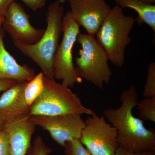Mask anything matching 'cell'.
<instances>
[{
	"label": "cell",
	"instance_id": "7a4b0ae2",
	"mask_svg": "<svg viewBox=\"0 0 155 155\" xmlns=\"http://www.w3.org/2000/svg\"><path fill=\"white\" fill-rule=\"evenodd\" d=\"M58 1L48 7L46 29L41 38L33 45L14 42V45L22 54L30 58L40 68L45 77H54V60L62 32L64 8Z\"/></svg>",
	"mask_w": 155,
	"mask_h": 155
},
{
	"label": "cell",
	"instance_id": "ba28073f",
	"mask_svg": "<svg viewBox=\"0 0 155 155\" xmlns=\"http://www.w3.org/2000/svg\"><path fill=\"white\" fill-rule=\"evenodd\" d=\"M29 119L35 126H39L48 132L52 138L63 147H65L68 142L80 139L86 125L81 115L78 114L31 115Z\"/></svg>",
	"mask_w": 155,
	"mask_h": 155
},
{
	"label": "cell",
	"instance_id": "3957f363",
	"mask_svg": "<svg viewBox=\"0 0 155 155\" xmlns=\"http://www.w3.org/2000/svg\"><path fill=\"white\" fill-rule=\"evenodd\" d=\"M135 22L133 17L125 15L123 9L116 5L96 35L109 61L115 67H121L124 64L125 49L131 42L130 35Z\"/></svg>",
	"mask_w": 155,
	"mask_h": 155
},
{
	"label": "cell",
	"instance_id": "44dd1931",
	"mask_svg": "<svg viewBox=\"0 0 155 155\" xmlns=\"http://www.w3.org/2000/svg\"><path fill=\"white\" fill-rule=\"evenodd\" d=\"M28 8L34 11L41 8L48 0H21Z\"/></svg>",
	"mask_w": 155,
	"mask_h": 155
},
{
	"label": "cell",
	"instance_id": "277c9868",
	"mask_svg": "<svg viewBox=\"0 0 155 155\" xmlns=\"http://www.w3.org/2000/svg\"><path fill=\"white\" fill-rule=\"evenodd\" d=\"M30 115L56 116L68 114L91 115L94 112L83 105L70 87L54 79L44 77L42 92L31 106Z\"/></svg>",
	"mask_w": 155,
	"mask_h": 155
},
{
	"label": "cell",
	"instance_id": "2e32d148",
	"mask_svg": "<svg viewBox=\"0 0 155 155\" xmlns=\"http://www.w3.org/2000/svg\"><path fill=\"white\" fill-rule=\"evenodd\" d=\"M136 107L140 118L143 121L155 122V97H144L138 102Z\"/></svg>",
	"mask_w": 155,
	"mask_h": 155
},
{
	"label": "cell",
	"instance_id": "ffe728a7",
	"mask_svg": "<svg viewBox=\"0 0 155 155\" xmlns=\"http://www.w3.org/2000/svg\"><path fill=\"white\" fill-rule=\"evenodd\" d=\"M0 155H11L8 136L2 127L0 131Z\"/></svg>",
	"mask_w": 155,
	"mask_h": 155
},
{
	"label": "cell",
	"instance_id": "4fadbf2b",
	"mask_svg": "<svg viewBox=\"0 0 155 155\" xmlns=\"http://www.w3.org/2000/svg\"><path fill=\"white\" fill-rule=\"evenodd\" d=\"M5 31L0 28V79L28 81L35 76V72L27 65L18 64L6 50L4 43Z\"/></svg>",
	"mask_w": 155,
	"mask_h": 155
},
{
	"label": "cell",
	"instance_id": "603a6c76",
	"mask_svg": "<svg viewBox=\"0 0 155 155\" xmlns=\"http://www.w3.org/2000/svg\"><path fill=\"white\" fill-rule=\"evenodd\" d=\"M114 155H155V151H151L142 153H130L125 151L121 148L118 147Z\"/></svg>",
	"mask_w": 155,
	"mask_h": 155
},
{
	"label": "cell",
	"instance_id": "7c38bea8",
	"mask_svg": "<svg viewBox=\"0 0 155 155\" xmlns=\"http://www.w3.org/2000/svg\"><path fill=\"white\" fill-rule=\"evenodd\" d=\"M35 127L29 117L3 124L2 128L8 136L11 155H27Z\"/></svg>",
	"mask_w": 155,
	"mask_h": 155
},
{
	"label": "cell",
	"instance_id": "d4e9b609",
	"mask_svg": "<svg viewBox=\"0 0 155 155\" xmlns=\"http://www.w3.org/2000/svg\"><path fill=\"white\" fill-rule=\"evenodd\" d=\"M143 2L150 5H154L155 0H139Z\"/></svg>",
	"mask_w": 155,
	"mask_h": 155
},
{
	"label": "cell",
	"instance_id": "484cf974",
	"mask_svg": "<svg viewBox=\"0 0 155 155\" xmlns=\"http://www.w3.org/2000/svg\"><path fill=\"white\" fill-rule=\"evenodd\" d=\"M4 18H5V17H0V28L2 27V25L3 21H4Z\"/></svg>",
	"mask_w": 155,
	"mask_h": 155
},
{
	"label": "cell",
	"instance_id": "9a60e30c",
	"mask_svg": "<svg viewBox=\"0 0 155 155\" xmlns=\"http://www.w3.org/2000/svg\"><path fill=\"white\" fill-rule=\"evenodd\" d=\"M44 77L42 72H40L26 83L24 89V97L25 101L29 107H31L42 92Z\"/></svg>",
	"mask_w": 155,
	"mask_h": 155
},
{
	"label": "cell",
	"instance_id": "83f0119b",
	"mask_svg": "<svg viewBox=\"0 0 155 155\" xmlns=\"http://www.w3.org/2000/svg\"><path fill=\"white\" fill-rule=\"evenodd\" d=\"M58 2H59L61 4H62V3H64L66 1H67V0H58Z\"/></svg>",
	"mask_w": 155,
	"mask_h": 155
},
{
	"label": "cell",
	"instance_id": "4316f807",
	"mask_svg": "<svg viewBox=\"0 0 155 155\" xmlns=\"http://www.w3.org/2000/svg\"><path fill=\"white\" fill-rule=\"evenodd\" d=\"M3 124H4V123H3V121L0 119V131H1V130H2V127Z\"/></svg>",
	"mask_w": 155,
	"mask_h": 155
},
{
	"label": "cell",
	"instance_id": "f1b7e54d",
	"mask_svg": "<svg viewBox=\"0 0 155 155\" xmlns=\"http://www.w3.org/2000/svg\"><path fill=\"white\" fill-rule=\"evenodd\" d=\"M2 17V16H0V17Z\"/></svg>",
	"mask_w": 155,
	"mask_h": 155
},
{
	"label": "cell",
	"instance_id": "5bb4252c",
	"mask_svg": "<svg viewBox=\"0 0 155 155\" xmlns=\"http://www.w3.org/2000/svg\"><path fill=\"white\" fill-rule=\"evenodd\" d=\"M123 9L130 8L136 11L138 17L135 21L139 25L145 23L155 31V5H148L139 0H113Z\"/></svg>",
	"mask_w": 155,
	"mask_h": 155
},
{
	"label": "cell",
	"instance_id": "7402d4cb",
	"mask_svg": "<svg viewBox=\"0 0 155 155\" xmlns=\"http://www.w3.org/2000/svg\"><path fill=\"white\" fill-rule=\"evenodd\" d=\"M19 81L14 79H0V92L5 91Z\"/></svg>",
	"mask_w": 155,
	"mask_h": 155
},
{
	"label": "cell",
	"instance_id": "e0dca14e",
	"mask_svg": "<svg viewBox=\"0 0 155 155\" xmlns=\"http://www.w3.org/2000/svg\"><path fill=\"white\" fill-rule=\"evenodd\" d=\"M143 95L144 97H155V63L151 62L147 69V76Z\"/></svg>",
	"mask_w": 155,
	"mask_h": 155
},
{
	"label": "cell",
	"instance_id": "8992f818",
	"mask_svg": "<svg viewBox=\"0 0 155 155\" xmlns=\"http://www.w3.org/2000/svg\"><path fill=\"white\" fill-rule=\"evenodd\" d=\"M62 32L63 38L54 58V77L71 88L81 82L82 79L78 75L72 54L78 35L80 32V25L70 11H67L63 17Z\"/></svg>",
	"mask_w": 155,
	"mask_h": 155
},
{
	"label": "cell",
	"instance_id": "30bf717a",
	"mask_svg": "<svg viewBox=\"0 0 155 155\" xmlns=\"http://www.w3.org/2000/svg\"><path fill=\"white\" fill-rule=\"evenodd\" d=\"M71 14L87 34L95 36L111 11L105 0H68Z\"/></svg>",
	"mask_w": 155,
	"mask_h": 155
},
{
	"label": "cell",
	"instance_id": "6da1fadb",
	"mask_svg": "<svg viewBox=\"0 0 155 155\" xmlns=\"http://www.w3.org/2000/svg\"><path fill=\"white\" fill-rule=\"evenodd\" d=\"M119 101V107L106 109L103 115L117 130L119 147L130 153L155 151V130L147 129L144 121L133 115L138 102L136 87L131 85L123 91Z\"/></svg>",
	"mask_w": 155,
	"mask_h": 155
},
{
	"label": "cell",
	"instance_id": "8fae6325",
	"mask_svg": "<svg viewBox=\"0 0 155 155\" xmlns=\"http://www.w3.org/2000/svg\"><path fill=\"white\" fill-rule=\"evenodd\" d=\"M27 81H19L0 97V119L3 123H10L29 117L30 107L24 97V89Z\"/></svg>",
	"mask_w": 155,
	"mask_h": 155
},
{
	"label": "cell",
	"instance_id": "d6986e66",
	"mask_svg": "<svg viewBox=\"0 0 155 155\" xmlns=\"http://www.w3.org/2000/svg\"><path fill=\"white\" fill-rule=\"evenodd\" d=\"M66 155H92L80 141L75 139L68 142L65 147Z\"/></svg>",
	"mask_w": 155,
	"mask_h": 155
},
{
	"label": "cell",
	"instance_id": "9c48e42d",
	"mask_svg": "<svg viewBox=\"0 0 155 155\" xmlns=\"http://www.w3.org/2000/svg\"><path fill=\"white\" fill-rule=\"evenodd\" d=\"M30 17L21 5L15 1L9 6L2 27L9 34L14 42L33 45L43 35L45 29L32 26Z\"/></svg>",
	"mask_w": 155,
	"mask_h": 155
},
{
	"label": "cell",
	"instance_id": "52a82bcc",
	"mask_svg": "<svg viewBox=\"0 0 155 155\" xmlns=\"http://www.w3.org/2000/svg\"><path fill=\"white\" fill-rule=\"evenodd\" d=\"M85 122L80 140L91 155H115L119 147L116 128L94 112Z\"/></svg>",
	"mask_w": 155,
	"mask_h": 155
},
{
	"label": "cell",
	"instance_id": "5b68a950",
	"mask_svg": "<svg viewBox=\"0 0 155 155\" xmlns=\"http://www.w3.org/2000/svg\"><path fill=\"white\" fill-rule=\"evenodd\" d=\"M76 41L81 48L79 57L75 58L78 75L103 89L104 84L110 82L112 75L107 54L95 36L79 32Z\"/></svg>",
	"mask_w": 155,
	"mask_h": 155
},
{
	"label": "cell",
	"instance_id": "ac0fdd59",
	"mask_svg": "<svg viewBox=\"0 0 155 155\" xmlns=\"http://www.w3.org/2000/svg\"><path fill=\"white\" fill-rule=\"evenodd\" d=\"M52 149L46 145L43 139L38 136L34 140L26 155H48Z\"/></svg>",
	"mask_w": 155,
	"mask_h": 155
},
{
	"label": "cell",
	"instance_id": "cb8c5ba5",
	"mask_svg": "<svg viewBox=\"0 0 155 155\" xmlns=\"http://www.w3.org/2000/svg\"><path fill=\"white\" fill-rule=\"evenodd\" d=\"M15 0H0V16L5 17L9 6Z\"/></svg>",
	"mask_w": 155,
	"mask_h": 155
}]
</instances>
